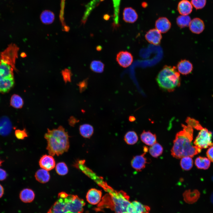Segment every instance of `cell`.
Here are the masks:
<instances>
[{"label":"cell","instance_id":"cell-43","mask_svg":"<svg viewBox=\"0 0 213 213\" xmlns=\"http://www.w3.org/2000/svg\"><path fill=\"white\" fill-rule=\"evenodd\" d=\"M4 193V189L2 185L0 184V198L1 197Z\"/></svg>","mask_w":213,"mask_h":213},{"label":"cell","instance_id":"cell-48","mask_svg":"<svg viewBox=\"0 0 213 213\" xmlns=\"http://www.w3.org/2000/svg\"><path fill=\"white\" fill-rule=\"evenodd\" d=\"M3 162V161L1 160L0 159V166L1 165V164H2V162Z\"/></svg>","mask_w":213,"mask_h":213},{"label":"cell","instance_id":"cell-42","mask_svg":"<svg viewBox=\"0 0 213 213\" xmlns=\"http://www.w3.org/2000/svg\"><path fill=\"white\" fill-rule=\"evenodd\" d=\"M79 120L74 117H71L69 120V124L71 126H74L76 123L78 122Z\"/></svg>","mask_w":213,"mask_h":213},{"label":"cell","instance_id":"cell-28","mask_svg":"<svg viewBox=\"0 0 213 213\" xmlns=\"http://www.w3.org/2000/svg\"><path fill=\"white\" fill-rule=\"evenodd\" d=\"M163 150L162 146L157 142L151 146L149 148L150 154L155 158H157L161 155L163 153Z\"/></svg>","mask_w":213,"mask_h":213},{"label":"cell","instance_id":"cell-4","mask_svg":"<svg viewBox=\"0 0 213 213\" xmlns=\"http://www.w3.org/2000/svg\"><path fill=\"white\" fill-rule=\"evenodd\" d=\"M85 203L76 195L61 192L47 213H82Z\"/></svg>","mask_w":213,"mask_h":213},{"label":"cell","instance_id":"cell-21","mask_svg":"<svg viewBox=\"0 0 213 213\" xmlns=\"http://www.w3.org/2000/svg\"><path fill=\"white\" fill-rule=\"evenodd\" d=\"M200 193L197 190L191 191L190 190L186 191L183 194V196L185 201L189 204H193L199 199Z\"/></svg>","mask_w":213,"mask_h":213},{"label":"cell","instance_id":"cell-16","mask_svg":"<svg viewBox=\"0 0 213 213\" xmlns=\"http://www.w3.org/2000/svg\"><path fill=\"white\" fill-rule=\"evenodd\" d=\"M171 23L167 18L165 17H160L156 21V28L161 33H165L170 28Z\"/></svg>","mask_w":213,"mask_h":213},{"label":"cell","instance_id":"cell-18","mask_svg":"<svg viewBox=\"0 0 213 213\" xmlns=\"http://www.w3.org/2000/svg\"><path fill=\"white\" fill-rule=\"evenodd\" d=\"M193 6L191 2L188 0H182L178 3V10L182 15H187L192 12Z\"/></svg>","mask_w":213,"mask_h":213},{"label":"cell","instance_id":"cell-41","mask_svg":"<svg viewBox=\"0 0 213 213\" xmlns=\"http://www.w3.org/2000/svg\"><path fill=\"white\" fill-rule=\"evenodd\" d=\"M7 176V172L3 169L0 168V181L5 180Z\"/></svg>","mask_w":213,"mask_h":213},{"label":"cell","instance_id":"cell-31","mask_svg":"<svg viewBox=\"0 0 213 213\" xmlns=\"http://www.w3.org/2000/svg\"><path fill=\"white\" fill-rule=\"evenodd\" d=\"M191 20L188 15H181L179 16L176 19V23L181 28L189 26Z\"/></svg>","mask_w":213,"mask_h":213},{"label":"cell","instance_id":"cell-50","mask_svg":"<svg viewBox=\"0 0 213 213\" xmlns=\"http://www.w3.org/2000/svg\"><path fill=\"white\" fill-rule=\"evenodd\" d=\"M98 0V1H102L103 0Z\"/></svg>","mask_w":213,"mask_h":213},{"label":"cell","instance_id":"cell-12","mask_svg":"<svg viewBox=\"0 0 213 213\" xmlns=\"http://www.w3.org/2000/svg\"><path fill=\"white\" fill-rule=\"evenodd\" d=\"M101 196V191L92 188L88 190L86 197L87 201L89 204L96 205L100 201Z\"/></svg>","mask_w":213,"mask_h":213},{"label":"cell","instance_id":"cell-32","mask_svg":"<svg viewBox=\"0 0 213 213\" xmlns=\"http://www.w3.org/2000/svg\"><path fill=\"white\" fill-rule=\"evenodd\" d=\"M124 139L128 144L133 145L137 142L138 137L135 131H130L126 133L124 136Z\"/></svg>","mask_w":213,"mask_h":213},{"label":"cell","instance_id":"cell-2","mask_svg":"<svg viewBox=\"0 0 213 213\" xmlns=\"http://www.w3.org/2000/svg\"><path fill=\"white\" fill-rule=\"evenodd\" d=\"M187 124V125L182 124L183 130L176 134L173 141L171 154L177 159L186 156L193 157L201 151V149L192 145L193 128Z\"/></svg>","mask_w":213,"mask_h":213},{"label":"cell","instance_id":"cell-15","mask_svg":"<svg viewBox=\"0 0 213 213\" xmlns=\"http://www.w3.org/2000/svg\"><path fill=\"white\" fill-rule=\"evenodd\" d=\"M189 26L192 33L197 34L202 33L205 28V25L203 20L197 17L191 20Z\"/></svg>","mask_w":213,"mask_h":213},{"label":"cell","instance_id":"cell-39","mask_svg":"<svg viewBox=\"0 0 213 213\" xmlns=\"http://www.w3.org/2000/svg\"><path fill=\"white\" fill-rule=\"evenodd\" d=\"M88 78L85 79L78 83L77 84L79 87V90L80 93L84 91L87 88L88 86Z\"/></svg>","mask_w":213,"mask_h":213},{"label":"cell","instance_id":"cell-37","mask_svg":"<svg viewBox=\"0 0 213 213\" xmlns=\"http://www.w3.org/2000/svg\"><path fill=\"white\" fill-rule=\"evenodd\" d=\"M61 73L64 80L65 83L67 82H71L72 74L70 70L67 68L65 69L62 71Z\"/></svg>","mask_w":213,"mask_h":213},{"label":"cell","instance_id":"cell-1","mask_svg":"<svg viewBox=\"0 0 213 213\" xmlns=\"http://www.w3.org/2000/svg\"><path fill=\"white\" fill-rule=\"evenodd\" d=\"M19 47L11 43L0 55V92H8L14 84L13 71L16 59L18 57Z\"/></svg>","mask_w":213,"mask_h":213},{"label":"cell","instance_id":"cell-44","mask_svg":"<svg viewBox=\"0 0 213 213\" xmlns=\"http://www.w3.org/2000/svg\"><path fill=\"white\" fill-rule=\"evenodd\" d=\"M62 30L64 31L68 32L70 28L68 26H66L62 28Z\"/></svg>","mask_w":213,"mask_h":213},{"label":"cell","instance_id":"cell-24","mask_svg":"<svg viewBox=\"0 0 213 213\" xmlns=\"http://www.w3.org/2000/svg\"><path fill=\"white\" fill-rule=\"evenodd\" d=\"M80 134L85 138H90L93 133V127L89 124H84L80 125L79 128Z\"/></svg>","mask_w":213,"mask_h":213},{"label":"cell","instance_id":"cell-9","mask_svg":"<svg viewBox=\"0 0 213 213\" xmlns=\"http://www.w3.org/2000/svg\"><path fill=\"white\" fill-rule=\"evenodd\" d=\"M116 60L120 66L126 68L131 64L133 57L130 52L127 51H121L117 54Z\"/></svg>","mask_w":213,"mask_h":213},{"label":"cell","instance_id":"cell-20","mask_svg":"<svg viewBox=\"0 0 213 213\" xmlns=\"http://www.w3.org/2000/svg\"><path fill=\"white\" fill-rule=\"evenodd\" d=\"M141 141L145 144L151 146L156 142V137L155 134L149 131L144 130L140 135Z\"/></svg>","mask_w":213,"mask_h":213},{"label":"cell","instance_id":"cell-22","mask_svg":"<svg viewBox=\"0 0 213 213\" xmlns=\"http://www.w3.org/2000/svg\"><path fill=\"white\" fill-rule=\"evenodd\" d=\"M19 197L20 199L23 202L29 203L33 201L35 198V194L32 189L26 188L21 191Z\"/></svg>","mask_w":213,"mask_h":213},{"label":"cell","instance_id":"cell-34","mask_svg":"<svg viewBox=\"0 0 213 213\" xmlns=\"http://www.w3.org/2000/svg\"><path fill=\"white\" fill-rule=\"evenodd\" d=\"M56 171L59 175H64L68 172V170L65 163L63 162L58 163L56 166Z\"/></svg>","mask_w":213,"mask_h":213},{"label":"cell","instance_id":"cell-13","mask_svg":"<svg viewBox=\"0 0 213 213\" xmlns=\"http://www.w3.org/2000/svg\"><path fill=\"white\" fill-rule=\"evenodd\" d=\"M40 167L47 171L53 169L55 166V162L52 156L44 155L40 158L39 162Z\"/></svg>","mask_w":213,"mask_h":213},{"label":"cell","instance_id":"cell-17","mask_svg":"<svg viewBox=\"0 0 213 213\" xmlns=\"http://www.w3.org/2000/svg\"><path fill=\"white\" fill-rule=\"evenodd\" d=\"M178 72L183 75H187L191 73L193 69L192 63L186 59L181 60L177 65Z\"/></svg>","mask_w":213,"mask_h":213},{"label":"cell","instance_id":"cell-38","mask_svg":"<svg viewBox=\"0 0 213 213\" xmlns=\"http://www.w3.org/2000/svg\"><path fill=\"white\" fill-rule=\"evenodd\" d=\"M16 137L18 139L22 140L28 137V134L25 129L23 130H16L15 132Z\"/></svg>","mask_w":213,"mask_h":213},{"label":"cell","instance_id":"cell-45","mask_svg":"<svg viewBox=\"0 0 213 213\" xmlns=\"http://www.w3.org/2000/svg\"><path fill=\"white\" fill-rule=\"evenodd\" d=\"M129 120L130 122H133L135 120V118L133 116H130L129 117Z\"/></svg>","mask_w":213,"mask_h":213},{"label":"cell","instance_id":"cell-23","mask_svg":"<svg viewBox=\"0 0 213 213\" xmlns=\"http://www.w3.org/2000/svg\"><path fill=\"white\" fill-rule=\"evenodd\" d=\"M35 177L37 180L42 183L48 182L50 179V175L48 171L43 169L37 170Z\"/></svg>","mask_w":213,"mask_h":213},{"label":"cell","instance_id":"cell-27","mask_svg":"<svg viewBox=\"0 0 213 213\" xmlns=\"http://www.w3.org/2000/svg\"><path fill=\"white\" fill-rule=\"evenodd\" d=\"M114 7V22L113 26L114 29L118 28L119 25V8L120 0H112Z\"/></svg>","mask_w":213,"mask_h":213},{"label":"cell","instance_id":"cell-40","mask_svg":"<svg viewBox=\"0 0 213 213\" xmlns=\"http://www.w3.org/2000/svg\"><path fill=\"white\" fill-rule=\"evenodd\" d=\"M206 154L210 161L213 162V146L211 147L207 150Z\"/></svg>","mask_w":213,"mask_h":213},{"label":"cell","instance_id":"cell-26","mask_svg":"<svg viewBox=\"0 0 213 213\" xmlns=\"http://www.w3.org/2000/svg\"><path fill=\"white\" fill-rule=\"evenodd\" d=\"M54 13L49 10H45L43 11L40 15L41 22L45 24L52 23L54 20Z\"/></svg>","mask_w":213,"mask_h":213},{"label":"cell","instance_id":"cell-19","mask_svg":"<svg viewBox=\"0 0 213 213\" xmlns=\"http://www.w3.org/2000/svg\"><path fill=\"white\" fill-rule=\"evenodd\" d=\"M138 15L135 11L131 7L125 8L123 12V19L125 21L133 23L137 20Z\"/></svg>","mask_w":213,"mask_h":213},{"label":"cell","instance_id":"cell-33","mask_svg":"<svg viewBox=\"0 0 213 213\" xmlns=\"http://www.w3.org/2000/svg\"><path fill=\"white\" fill-rule=\"evenodd\" d=\"M104 65L101 61L99 60L92 61L90 64V68L93 71L101 73L104 71Z\"/></svg>","mask_w":213,"mask_h":213},{"label":"cell","instance_id":"cell-14","mask_svg":"<svg viewBox=\"0 0 213 213\" xmlns=\"http://www.w3.org/2000/svg\"><path fill=\"white\" fill-rule=\"evenodd\" d=\"M12 128V123L9 118L4 116L0 118V135L3 136L8 135Z\"/></svg>","mask_w":213,"mask_h":213},{"label":"cell","instance_id":"cell-11","mask_svg":"<svg viewBox=\"0 0 213 213\" xmlns=\"http://www.w3.org/2000/svg\"><path fill=\"white\" fill-rule=\"evenodd\" d=\"M146 153L144 152L141 155L134 156L131 161L132 167L138 171H141L145 168L147 163V159L145 156Z\"/></svg>","mask_w":213,"mask_h":213},{"label":"cell","instance_id":"cell-29","mask_svg":"<svg viewBox=\"0 0 213 213\" xmlns=\"http://www.w3.org/2000/svg\"><path fill=\"white\" fill-rule=\"evenodd\" d=\"M24 101L22 98L17 94L13 95L10 100V105L16 109L21 108L23 105Z\"/></svg>","mask_w":213,"mask_h":213},{"label":"cell","instance_id":"cell-3","mask_svg":"<svg viewBox=\"0 0 213 213\" xmlns=\"http://www.w3.org/2000/svg\"><path fill=\"white\" fill-rule=\"evenodd\" d=\"M47 130L44 138L47 141L46 149L49 155L58 156L67 151L70 146L69 136L64 128L60 126L57 129Z\"/></svg>","mask_w":213,"mask_h":213},{"label":"cell","instance_id":"cell-6","mask_svg":"<svg viewBox=\"0 0 213 213\" xmlns=\"http://www.w3.org/2000/svg\"><path fill=\"white\" fill-rule=\"evenodd\" d=\"M103 188L108 192L103 199L109 201L111 203L109 208L115 213H122L126 211L128 205L130 202L127 194L123 191H115L107 185L103 186Z\"/></svg>","mask_w":213,"mask_h":213},{"label":"cell","instance_id":"cell-35","mask_svg":"<svg viewBox=\"0 0 213 213\" xmlns=\"http://www.w3.org/2000/svg\"><path fill=\"white\" fill-rule=\"evenodd\" d=\"M185 122L187 124H189L193 128L198 130H200L203 128L198 121L190 117H188Z\"/></svg>","mask_w":213,"mask_h":213},{"label":"cell","instance_id":"cell-30","mask_svg":"<svg viewBox=\"0 0 213 213\" xmlns=\"http://www.w3.org/2000/svg\"><path fill=\"white\" fill-rule=\"evenodd\" d=\"M180 164L181 167L183 170H189L193 167V160L191 157H183L181 158Z\"/></svg>","mask_w":213,"mask_h":213},{"label":"cell","instance_id":"cell-7","mask_svg":"<svg viewBox=\"0 0 213 213\" xmlns=\"http://www.w3.org/2000/svg\"><path fill=\"white\" fill-rule=\"evenodd\" d=\"M212 137L211 132L206 128H203L200 130L193 143L195 146L201 149H206L213 146Z\"/></svg>","mask_w":213,"mask_h":213},{"label":"cell","instance_id":"cell-49","mask_svg":"<svg viewBox=\"0 0 213 213\" xmlns=\"http://www.w3.org/2000/svg\"><path fill=\"white\" fill-rule=\"evenodd\" d=\"M122 213H127L125 211V212H123Z\"/></svg>","mask_w":213,"mask_h":213},{"label":"cell","instance_id":"cell-47","mask_svg":"<svg viewBox=\"0 0 213 213\" xmlns=\"http://www.w3.org/2000/svg\"><path fill=\"white\" fill-rule=\"evenodd\" d=\"M21 56L22 57H25L26 56V54L25 53H22L21 54Z\"/></svg>","mask_w":213,"mask_h":213},{"label":"cell","instance_id":"cell-25","mask_svg":"<svg viewBox=\"0 0 213 213\" xmlns=\"http://www.w3.org/2000/svg\"><path fill=\"white\" fill-rule=\"evenodd\" d=\"M195 164L198 169L206 170L210 166V161L206 157L199 156L195 159Z\"/></svg>","mask_w":213,"mask_h":213},{"label":"cell","instance_id":"cell-10","mask_svg":"<svg viewBox=\"0 0 213 213\" xmlns=\"http://www.w3.org/2000/svg\"><path fill=\"white\" fill-rule=\"evenodd\" d=\"M162 37L161 33L156 28L150 29L145 35V38L147 41L155 45L160 43Z\"/></svg>","mask_w":213,"mask_h":213},{"label":"cell","instance_id":"cell-46","mask_svg":"<svg viewBox=\"0 0 213 213\" xmlns=\"http://www.w3.org/2000/svg\"><path fill=\"white\" fill-rule=\"evenodd\" d=\"M96 49L98 51H100L102 49V47L100 46H98L96 47Z\"/></svg>","mask_w":213,"mask_h":213},{"label":"cell","instance_id":"cell-5","mask_svg":"<svg viewBox=\"0 0 213 213\" xmlns=\"http://www.w3.org/2000/svg\"><path fill=\"white\" fill-rule=\"evenodd\" d=\"M156 80L161 89L168 92L173 91L180 84V73L174 66H164L158 74Z\"/></svg>","mask_w":213,"mask_h":213},{"label":"cell","instance_id":"cell-36","mask_svg":"<svg viewBox=\"0 0 213 213\" xmlns=\"http://www.w3.org/2000/svg\"><path fill=\"white\" fill-rule=\"evenodd\" d=\"M206 0H191V3L196 9L203 8L206 5Z\"/></svg>","mask_w":213,"mask_h":213},{"label":"cell","instance_id":"cell-8","mask_svg":"<svg viewBox=\"0 0 213 213\" xmlns=\"http://www.w3.org/2000/svg\"><path fill=\"white\" fill-rule=\"evenodd\" d=\"M150 208L137 201H134L128 205L126 210L128 213H149Z\"/></svg>","mask_w":213,"mask_h":213}]
</instances>
